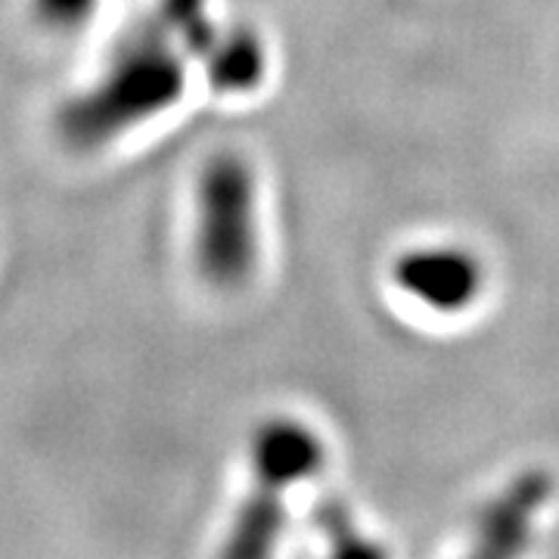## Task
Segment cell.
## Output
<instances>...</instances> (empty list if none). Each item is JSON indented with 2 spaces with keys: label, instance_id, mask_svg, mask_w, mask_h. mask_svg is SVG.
<instances>
[{
  "label": "cell",
  "instance_id": "1",
  "mask_svg": "<svg viewBox=\"0 0 559 559\" xmlns=\"http://www.w3.org/2000/svg\"><path fill=\"white\" fill-rule=\"evenodd\" d=\"M190 50L171 20L153 7L134 25L91 91L66 106L62 134L81 150H97L175 109L187 91Z\"/></svg>",
  "mask_w": 559,
  "mask_h": 559
},
{
  "label": "cell",
  "instance_id": "5",
  "mask_svg": "<svg viewBox=\"0 0 559 559\" xmlns=\"http://www.w3.org/2000/svg\"><path fill=\"white\" fill-rule=\"evenodd\" d=\"M554 476L547 469H522L503 481L491 498L481 503L469 532V554L488 559L528 554L538 535L540 516L554 500Z\"/></svg>",
  "mask_w": 559,
  "mask_h": 559
},
{
  "label": "cell",
  "instance_id": "4",
  "mask_svg": "<svg viewBox=\"0 0 559 559\" xmlns=\"http://www.w3.org/2000/svg\"><path fill=\"white\" fill-rule=\"evenodd\" d=\"M389 280L401 299L436 318H460L485 296L488 274L481 259L460 242L429 240L401 249Z\"/></svg>",
  "mask_w": 559,
  "mask_h": 559
},
{
  "label": "cell",
  "instance_id": "6",
  "mask_svg": "<svg viewBox=\"0 0 559 559\" xmlns=\"http://www.w3.org/2000/svg\"><path fill=\"white\" fill-rule=\"evenodd\" d=\"M209 87L221 97L255 94L271 69L267 44L249 25H212L209 38L197 53Z\"/></svg>",
  "mask_w": 559,
  "mask_h": 559
},
{
  "label": "cell",
  "instance_id": "7",
  "mask_svg": "<svg viewBox=\"0 0 559 559\" xmlns=\"http://www.w3.org/2000/svg\"><path fill=\"white\" fill-rule=\"evenodd\" d=\"M318 532L326 540V547L342 557H370L382 554L380 544H370L364 538L355 516L348 513V507L340 500H323L318 507Z\"/></svg>",
  "mask_w": 559,
  "mask_h": 559
},
{
  "label": "cell",
  "instance_id": "8",
  "mask_svg": "<svg viewBox=\"0 0 559 559\" xmlns=\"http://www.w3.org/2000/svg\"><path fill=\"white\" fill-rule=\"evenodd\" d=\"M97 10V0H35V13L40 22L53 28H79Z\"/></svg>",
  "mask_w": 559,
  "mask_h": 559
},
{
  "label": "cell",
  "instance_id": "3",
  "mask_svg": "<svg viewBox=\"0 0 559 559\" xmlns=\"http://www.w3.org/2000/svg\"><path fill=\"white\" fill-rule=\"evenodd\" d=\"M193 255L200 274L218 289H240L261 261V193L252 165L218 153L197 180Z\"/></svg>",
  "mask_w": 559,
  "mask_h": 559
},
{
  "label": "cell",
  "instance_id": "2",
  "mask_svg": "<svg viewBox=\"0 0 559 559\" xmlns=\"http://www.w3.org/2000/svg\"><path fill=\"white\" fill-rule=\"evenodd\" d=\"M326 466V444L299 417H271L249 439V495L240 500L224 554L237 559L267 557L286 532V498L314 481Z\"/></svg>",
  "mask_w": 559,
  "mask_h": 559
}]
</instances>
